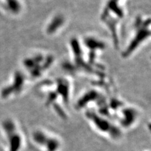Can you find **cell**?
Returning a JSON list of instances; mask_svg holds the SVG:
<instances>
[{
    "instance_id": "5b68a950",
    "label": "cell",
    "mask_w": 151,
    "mask_h": 151,
    "mask_svg": "<svg viewBox=\"0 0 151 151\" xmlns=\"http://www.w3.org/2000/svg\"><path fill=\"white\" fill-rule=\"evenodd\" d=\"M54 62L55 57L52 54L44 52H34L23 59L22 70L29 79H38L45 75Z\"/></svg>"
},
{
    "instance_id": "52a82bcc",
    "label": "cell",
    "mask_w": 151,
    "mask_h": 151,
    "mask_svg": "<svg viewBox=\"0 0 151 151\" xmlns=\"http://www.w3.org/2000/svg\"><path fill=\"white\" fill-rule=\"evenodd\" d=\"M29 79L21 70H16L0 91V96L3 100H9L18 96L24 91Z\"/></svg>"
},
{
    "instance_id": "30bf717a",
    "label": "cell",
    "mask_w": 151,
    "mask_h": 151,
    "mask_svg": "<svg viewBox=\"0 0 151 151\" xmlns=\"http://www.w3.org/2000/svg\"><path fill=\"white\" fill-rule=\"evenodd\" d=\"M65 23V17L60 14H57L52 18L49 23H47L45 28L47 34L50 35H54L62 29Z\"/></svg>"
},
{
    "instance_id": "277c9868",
    "label": "cell",
    "mask_w": 151,
    "mask_h": 151,
    "mask_svg": "<svg viewBox=\"0 0 151 151\" xmlns=\"http://www.w3.org/2000/svg\"><path fill=\"white\" fill-rule=\"evenodd\" d=\"M84 112L88 124L98 134L111 141H119L124 135V130L112 119L94 110Z\"/></svg>"
},
{
    "instance_id": "8992f818",
    "label": "cell",
    "mask_w": 151,
    "mask_h": 151,
    "mask_svg": "<svg viewBox=\"0 0 151 151\" xmlns=\"http://www.w3.org/2000/svg\"><path fill=\"white\" fill-rule=\"evenodd\" d=\"M32 143L39 151H61L63 141L58 135L44 129H36L32 132Z\"/></svg>"
},
{
    "instance_id": "9c48e42d",
    "label": "cell",
    "mask_w": 151,
    "mask_h": 151,
    "mask_svg": "<svg viewBox=\"0 0 151 151\" xmlns=\"http://www.w3.org/2000/svg\"><path fill=\"white\" fill-rule=\"evenodd\" d=\"M139 117L140 113L137 108L127 105L125 103L116 113L113 120L124 131L134 127L137 123Z\"/></svg>"
},
{
    "instance_id": "7a4b0ae2",
    "label": "cell",
    "mask_w": 151,
    "mask_h": 151,
    "mask_svg": "<svg viewBox=\"0 0 151 151\" xmlns=\"http://www.w3.org/2000/svg\"><path fill=\"white\" fill-rule=\"evenodd\" d=\"M127 0H106L100 13V21L109 32L115 48L120 47L119 25L125 16Z\"/></svg>"
},
{
    "instance_id": "8fae6325",
    "label": "cell",
    "mask_w": 151,
    "mask_h": 151,
    "mask_svg": "<svg viewBox=\"0 0 151 151\" xmlns=\"http://www.w3.org/2000/svg\"><path fill=\"white\" fill-rule=\"evenodd\" d=\"M6 10L14 15L20 14L23 8L22 0H1Z\"/></svg>"
},
{
    "instance_id": "7c38bea8",
    "label": "cell",
    "mask_w": 151,
    "mask_h": 151,
    "mask_svg": "<svg viewBox=\"0 0 151 151\" xmlns=\"http://www.w3.org/2000/svg\"><path fill=\"white\" fill-rule=\"evenodd\" d=\"M140 151H150V150H147V149H145V150H142Z\"/></svg>"
},
{
    "instance_id": "ba28073f",
    "label": "cell",
    "mask_w": 151,
    "mask_h": 151,
    "mask_svg": "<svg viewBox=\"0 0 151 151\" xmlns=\"http://www.w3.org/2000/svg\"><path fill=\"white\" fill-rule=\"evenodd\" d=\"M2 126L8 151H21L24 144V137L16 122L7 119L4 120Z\"/></svg>"
},
{
    "instance_id": "3957f363",
    "label": "cell",
    "mask_w": 151,
    "mask_h": 151,
    "mask_svg": "<svg viewBox=\"0 0 151 151\" xmlns=\"http://www.w3.org/2000/svg\"><path fill=\"white\" fill-rule=\"evenodd\" d=\"M128 42L122 51V57L129 59L135 54L150 38V18L145 15L135 17Z\"/></svg>"
},
{
    "instance_id": "6da1fadb",
    "label": "cell",
    "mask_w": 151,
    "mask_h": 151,
    "mask_svg": "<svg viewBox=\"0 0 151 151\" xmlns=\"http://www.w3.org/2000/svg\"><path fill=\"white\" fill-rule=\"evenodd\" d=\"M72 83L70 79L59 77L40 83L38 89L43 95L44 105L60 119L68 118V109L72 97Z\"/></svg>"
}]
</instances>
